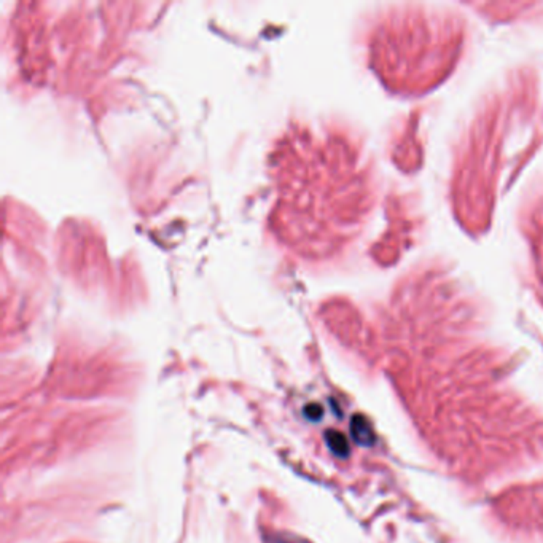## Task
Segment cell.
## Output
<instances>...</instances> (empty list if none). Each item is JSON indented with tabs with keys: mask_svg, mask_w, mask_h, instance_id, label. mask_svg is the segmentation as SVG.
I'll list each match as a JSON object with an SVG mask.
<instances>
[{
	"mask_svg": "<svg viewBox=\"0 0 543 543\" xmlns=\"http://www.w3.org/2000/svg\"><path fill=\"white\" fill-rule=\"evenodd\" d=\"M325 441H326V446L330 448V451L333 452L335 456H338V457H347L349 456L351 448H349V441H347L346 436L341 434V432L326 430L325 432Z\"/></svg>",
	"mask_w": 543,
	"mask_h": 543,
	"instance_id": "2",
	"label": "cell"
},
{
	"mask_svg": "<svg viewBox=\"0 0 543 543\" xmlns=\"http://www.w3.org/2000/svg\"><path fill=\"white\" fill-rule=\"evenodd\" d=\"M303 413L309 420H320L322 419V414H324V408L320 407L319 403H309V404H306V407H304Z\"/></svg>",
	"mask_w": 543,
	"mask_h": 543,
	"instance_id": "3",
	"label": "cell"
},
{
	"mask_svg": "<svg viewBox=\"0 0 543 543\" xmlns=\"http://www.w3.org/2000/svg\"><path fill=\"white\" fill-rule=\"evenodd\" d=\"M351 435L354 441L357 445L362 446H370L375 443V432L373 427H371L370 420L362 416V414H356L351 419Z\"/></svg>",
	"mask_w": 543,
	"mask_h": 543,
	"instance_id": "1",
	"label": "cell"
}]
</instances>
